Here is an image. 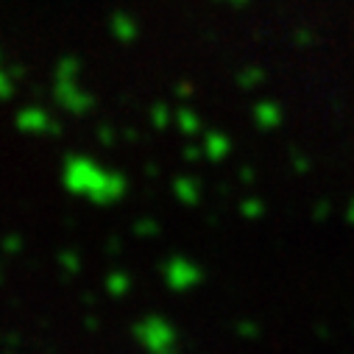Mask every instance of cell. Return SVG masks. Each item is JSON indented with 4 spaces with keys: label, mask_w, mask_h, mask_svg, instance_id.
Returning a JSON list of instances; mask_svg holds the SVG:
<instances>
[{
    "label": "cell",
    "mask_w": 354,
    "mask_h": 354,
    "mask_svg": "<svg viewBox=\"0 0 354 354\" xmlns=\"http://www.w3.org/2000/svg\"><path fill=\"white\" fill-rule=\"evenodd\" d=\"M112 176H118V173H109V170L98 167L93 159H70L67 167H64V182H67V187H70L73 193L84 196V198L98 201V204H101V201H109V198H106L104 187L95 185V182H106V179H112Z\"/></svg>",
    "instance_id": "obj_1"
}]
</instances>
